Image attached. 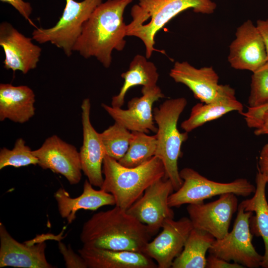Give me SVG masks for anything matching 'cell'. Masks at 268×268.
I'll list each match as a JSON object with an SVG mask.
<instances>
[{
	"label": "cell",
	"instance_id": "1",
	"mask_svg": "<svg viewBox=\"0 0 268 268\" xmlns=\"http://www.w3.org/2000/svg\"><path fill=\"white\" fill-rule=\"evenodd\" d=\"M133 0H107L100 3L83 25L73 52L84 58H95L106 68L110 67L114 50L126 45L127 24L123 14Z\"/></svg>",
	"mask_w": 268,
	"mask_h": 268
},
{
	"label": "cell",
	"instance_id": "2",
	"mask_svg": "<svg viewBox=\"0 0 268 268\" xmlns=\"http://www.w3.org/2000/svg\"><path fill=\"white\" fill-rule=\"evenodd\" d=\"M151 237L146 225L116 205L94 214L84 223L80 234L84 245L140 253Z\"/></svg>",
	"mask_w": 268,
	"mask_h": 268
},
{
	"label": "cell",
	"instance_id": "3",
	"mask_svg": "<svg viewBox=\"0 0 268 268\" xmlns=\"http://www.w3.org/2000/svg\"><path fill=\"white\" fill-rule=\"evenodd\" d=\"M216 8L212 0H139L131 9V22L127 24V36L140 39L149 59L156 49L155 36L171 19L181 12L192 9L196 13L210 14Z\"/></svg>",
	"mask_w": 268,
	"mask_h": 268
},
{
	"label": "cell",
	"instance_id": "4",
	"mask_svg": "<svg viewBox=\"0 0 268 268\" xmlns=\"http://www.w3.org/2000/svg\"><path fill=\"white\" fill-rule=\"evenodd\" d=\"M102 172L104 181L100 189L112 195L115 205L126 210L165 175L163 163L156 156L136 167H127L106 155Z\"/></svg>",
	"mask_w": 268,
	"mask_h": 268
},
{
	"label": "cell",
	"instance_id": "5",
	"mask_svg": "<svg viewBox=\"0 0 268 268\" xmlns=\"http://www.w3.org/2000/svg\"><path fill=\"white\" fill-rule=\"evenodd\" d=\"M187 104L184 97L165 100L159 107L153 109V118L157 125L155 134L157 146L155 156L162 162L165 175L170 180L174 191L182 186L178 162L182 152L181 146L188 138V133L180 132L177 127L179 117Z\"/></svg>",
	"mask_w": 268,
	"mask_h": 268
},
{
	"label": "cell",
	"instance_id": "6",
	"mask_svg": "<svg viewBox=\"0 0 268 268\" xmlns=\"http://www.w3.org/2000/svg\"><path fill=\"white\" fill-rule=\"evenodd\" d=\"M102 0H66L62 16L56 24L48 28H35L33 40L40 44L50 43L70 57L80 36L83 25Z\"/></svg>",
	"mask_w": 268,
	"mask_h": 268
},
{
	"label": "cell",
	"instance_id": "7",
	"mask_svg": "<svg viewBox=\"0 0 268 268\" xmlns=\"http://www.w3.org/2000/svg\"><path fill=\"white\" fill-rule=\"evenodd\" d=\"M180 175L183 183L169 196L168 204L171 207L203 203L205 200L226 193L248 197L256 190V187L245 178L236 179L229 183L218 182L209 180L188 167L180 171Z\"/></svg>",
	"mask_w": 268,
	"mask_h": 268
},
{
	"label": "cell",
	"instance_id": "8",
	"mask_svg": "<svg viewBox=\"0 0 268 268\" xmlns=\"http://www.w3.org/2000/svg\"><path fill=\"white\" fill-rule=\"evenodd\" d=\"M252 211H246L239 204L237 213L231 231L222 238L215 239L208 250L209 254L233 261L244 268H257L261 266L263 256L255 249L253 235L250 228Z\"/></svg>",
	"mask_w": 268,
	"mask_h": 268
},
{
	"label": "cell",
	"instance_id": "9",
	"mask_svg": "<svg viewBox=\"0 0 268 268\" xmlns=\"http://www.w3.org/2000/svg\"><path fill=\"white\" fill-rule=\"evenodd\" d=\"M174 191L170 180L160 179L151 185L127 212L146 225L152 236L168 219L174 217L168 204V199Z\"/></svg>",
	"mask_w": 268,
	"mask_h": 268
},
{
	"label": "cell",
	"instance_id": "10",
	"mask_svg": "<svg viewBox=\"0 0 268 268\" xmlns=\"http://www.w3.org/2000/svg\"><path fill=\"white\" fill-rule=\"evenodd\" d=\"M237 196L226 193L208 203L189 204L187 210L193 228L208 232L215 239L222 238L229 232L233 215L238 210Z\"/></svg>",
	"mask_w": 268,
	"mask_h": 268
},
{
	"label": "cell",
	"instance_id": "11",
	"mask_svg": "<svg viewBox=\"0 0 268 268\" xmlns=\"http://www.w3.org/2000/svg\"><path fill=\"white\" fill-rule=\"evenodd\" d=\"M33 153L42 169L64 176L71 185L80 182L82 171L79 152L74 145L54 134L46 138Z\"/></svg>",
	"mask_w": 268,
	"mask_h": 268
},
{
	"label": "cell",
	"instance_id": "12",
	"mask_svg": "<svg viewBox=\"0 0 268 268\" xmlns=\"http://www.w3.org/2000/svg\"><path fill=\"white\" fill-rule=\"evenodd\" d=\"M142 96L132 98L128 103V109L113 107L102 104L103 108L117 122L131 132L146 134L156 133L152 106L155 102L165 97L161 89L156 85L148 88L142 87Z\"/></svg>",
	"mask_w": 268,
	"mask_h": 268
},
{
	"label": "cell",
	"instance_id": "13",
	"mask_svg": "<svg viewBox=\"0 0 268 268\" xmlns=\"http://www.w3.org/2000/svg\"><path fill=\"white\" fill-rule=\"evenodd\" d=\"M229 50L228 62L236 69L253 72L268 61L263 38L256 25L250 19L237 28L235 38Z\"/></svg>",
	"mask_w": 268,
	"mask_h": 268
},
{
	"label": "cell",
	"instance_id": "14",
	"mask_svg": "<svg viewBox=\"0 0 268 268\" xmlns=\"http://www.w3.org/2000/svg\"><path fill=\"white\" fill-rule=\"evenodd\" d=\"M193 228L189 218L184 217L178 220L168 219L162 227L161 232L146 244L143 253L153 259L158 268H171Z\"/></svg>",
	"mask_w": 268,
	"mask_h": 268
},
{
	"label": "cell",
	"instance_id": "15",
	"mask_svg": "<svg viewBox=\"0 0 268 268\" xmlns=\"http://www.w3.org/2000/svg\"><path fill=\"white\" fill-rule=\"evenodd\" d=\"M32 38L25 36L7 21L0 24V46L4 51V67L26 74L35 69L39 62L42 49L34 44Z\"/></svg>",
	"mask_w": 268,
	"mask_h": 268
},
{
	"label": "cell",
	"instance_id": "16",
	"mask_svg": "<svg viewBox=\"0 0 268 268\" xmlns=\"http://www.w3.org/2000/svg\"><path fill=\"white\" fill-rule=\"evenodd\" d=\"M81 109L83 142L79 155L82 171L93 186L100 188L104 181L102 166L106 154L100 133L95 130L90 121L89 98L83 99Z\"/></svg>",
	"mask_w": 268,
	"mask_h": 268
},
{
	"label": "cell",
	"instance_id": "17",
	"mask_svg": "<svg viewBox=\"0 0 268 268\" xmlns=\"http://www.w3.org/2000/svg\"><path fill=\"white\" fill-rule=\"evenodd\" d=\"M46 244L32 241L20 243L0 223V268H53L45 255Z\"/></svg>",
	"mask_w": 268,
	"mask_h": 268
},
{
	"label": "cell",
	"instance_id": "18",
	"mask_svg": "<svg viewBox=\"0 0 268 268\" xmlns=\"http://www.w3.org/2000/svg\"><path fill=\"white\" fill-rule=\"evenodd\" d=\"M169 75L176 82L187 86L201 103L212 102L219 95V76L212 67L197 68L188 62H176Z\"/></svg>",
	"mask_w": 268,
	"mask_h": 268
},
{
	"label": "cell",
	"instance_id": "19",
	"mask_svg": "<svg viewBox=\"0 0 268 268\" xmlns=\"http://www.w3.org/2000/svg\"><path fill=\"white\" fill-rule=\"evenodd\" d=\"M78 252L89 268H158L156 262L143 253L84 244Z\"/></svg>",
	"mask_w": 268,
	"mask_h": 268
},
{
	"label": "cell",
	"instance_id": "20",
	"mask_svg": "<svg viewBox=\"0 0 268 268\" xmlns=\"http://www.w3.org/2000/svg\"><path fill=\"white\" fill-rule=\"evenodd\" d=\"M233 111L243 112V106L235 96V90L229 85L220 84L217 98L210 103H198L192 109L189 117L181 124L187 133L204 124L218 119Z\"/></svg>",
	"mask_w": 268,
	"mask_h": 268
},
{
	"label": "cell",
	"instance_id": "21",
	"mask_svg": "<svg viewBox=\"0 0 268 268\" xmlns=\"http://www.w3.org/2000/svg\"><path fill=\"white\" fill-rule=\"evenodd\" d=\"M61 216L68 224L76 218V213L80 209L96 210L104 205H115V200L111 194L103 190H97L88 180H85L82 193L76 198H71L63 188H59L54 194Z\"/></svg>",
	"mask_w": 268,
	"mask_h": 268
},
{
	"label": "cell",
	"instance_id": "22",
	"mask_svg": "<svg viewBox=\"0 0 268 268\" xmlns=\"http://www.w3.org/2000/svg\"><path fill=\"white\" fill-rule=\"evenodd\" d=\"M35 95L26 85L0 84V121L8 119L23 124L34 115Z\"/></svg>",
	"mask_w": 268,
	"mask_h": 268
},
{
	"label": "cell",
	"instance_id": "23",
	"mask_svg": "<svg viewBox=\"0 0 268 268\" xmlns=\"http://www.w3.org/2000/svg\"><path fill=\"white\" fill-rule=\"evenodd\" d=\"M256 190L254 196L243 200L239 204L246 211L255 213L250 217L249 224L253 235L262 238L265 245V253L261 266L268 268V202L266 198L267 181L258 170L256 178Z\"/></svg>",
	"mask_w": 268,
	"mask_h": 268
},
{
	"label": "cell",
	"instance_id": "24",
	"mask_svg": "<svg viewBox=\"0 0 268 268\" xmlns=\"http://www.w3.org/2000/svg\"><path fill=\"white\" fill-rule=\"evenodd\" d=\"M124 82L118 94L113 96L111 106L122 108L125 102L127 92L132 87L142 85L151 88L156 86L159 74L154 64L148 61L145 56L135 55L130 64L128 70L121 75Z\"/></svg>",
	"mask_w": 268,
	"mask_h": 268
},
{
	"label": "cell",
	"instance_id": "25",
	"mask_svg": "<svg viewBox=\"0 0 268 268\" xmlns=\"http://www.w3.org/2000/svg\"><path fill=\"white\" fill-rule=\"evenodd\" d=\"M215 239L208 232L193 228L182 251L174 260L171 268H206V254Z\"/></svg>",
	"mask_w": 268,
	"mask_h": 268
},
{
	"label": "cell",
	"instance_id": "26",
	"mask_svg": "<svg viewBox=\"0 0 268 268\" xmlns=\"http://www.w3.org/2000/svg\"><path fill=\"white\" fill-rule=\"evenodd\" d=\"M129 148L118 162L127 167H134L155 156L157 142L156 135H149L140 132H131Z\"/></svg>",
	"mask_w": 268,
	"mask_h": 268
},
{
	"label": "cell",
	"instance_id": "27",
	"mask_svg": "<svg viewBox=\"0 0 268 268\" xmlns=\"http://www.w3.org/2000/svg\"><path fill=\"white\" fill-rule=\"evenodd\" d=\"M100 135L106 155L119 161L125 155L132 136L130 131L115 122Z\"/></svg>",
	"mask_w": 268,
	"mask_h": 268
},
{
	"label": "cell",
	"instance_id": "28",
	"mask_svg": "<svg viewBox=\"0 0 268 268\" xmlns=\"http://www.w3.org/2000/svg\"><path fill=\"white\" fill-rule=\"evenodd\" d=\"M38 160L34 155L33 150L26 145L22 138H19L15 142L11 149L3 147L0 150V169L7 166L15 168L38 165Z\"/></svg>",
	"mask_w": 268,
	"mask_h": 268
},
{
	"label": "cell",
	"instance_id": "29",
	"mask_svg": "<svg viewBox=\"0 0 268 268\" xmlns=\"http://www.w3.org/2000/svg\"><path fill=\"white\" fill-rule=\"evenodd\" d=\"M268 103V61L253 72L248 104L250 107Z\"/></svg>",
	"mask_w": 268,
	"mask_h": 268
},
{
	"label": "cell",
	"instance_id": "30",
	"mask_svg": "<svg viewBox=\"0 0 268 268\" xmlns=\"http://www.w3.org/2000/svg\"><path fill=\"white\" fill-rule=\"evenodd\" d=\"M58 246L60 251L63 256L66 268H87L82 257L79 254L75 253L69 246L66 247L60 241H59Z\"/></svg>",
	"mask_w": 268,
	"mask_h": 268
},
{
	"label": "cell",
	"instance_id": "31",
	"mask_svg": "<svg viewBox=\"0 0 268 268\" xmlns=\"http://www.w3.org/2000/svg\"><path fill=\"white\" fill-rule=\"evenodd\" d=\"M1 2L7 3L13 6L26 20L30 21L32 25L34 24L30 19L32 7L30 2L23 0H0Z\"/></svg>",
	"mask_w": 268,
	"mask_h": 268
},
{
	"label": "cell",
	"instance_id": "32",
	"mask_svg": "<svg viewBox=\"0 0 268 268\" xmlns=\"http://www.w3.org/2000/svg\"><path fill=\"white\" fill-rule=\"evenodd\" d=\"M206 268H244L242 265L236 263H231L223 259L209 254L206 257Z\"/></svg>",
	"mask_w": 268,
	"mask_h": 268
},
{
	"label": "cell",
	"instance_id": "33",
	"mask_svg": "<svg viewBox=\"0 0 268 268\" xmlns=\"http://www.w3.org/2000/svg\"><path fill=\"white\" fill-rule=\"evenodd\" d=\"M258 170L265 177L268 184V143L265 144L261 150Z\"/></svg>",
	"mask_w": 268,
	"mask_h": 268
},
{
	"label": "cell",
	"instance_id": "34",
	"mask_svg": "<svg viewBox=\"0 0 268 268\" xmlns=\"http://www.w3.org/2000/svg\"><path fill=\"white\" fill-rule=\"evenodd\" d=\"M263 38L267 54L268 61V18L266 19H259L256 24Z\"/></svg>",
	"mask_w": 268,
	"mask_h": 268
},
{
	"label": "cell",
	"instance_id": "35",
	"mask_svg": "<svg viewBox=\"0 0 268 268\" xmlns=\"http://www.w3.org/2000/svg\"><path fill=\"white\" fill-rule=\"evenodd\" d=\"M254 134L256 135H268V109L263 113L260 125L255 129Z\"/></svg>",
	"mask_w": 268,
	"mask_h": 268
}]
</instances>
